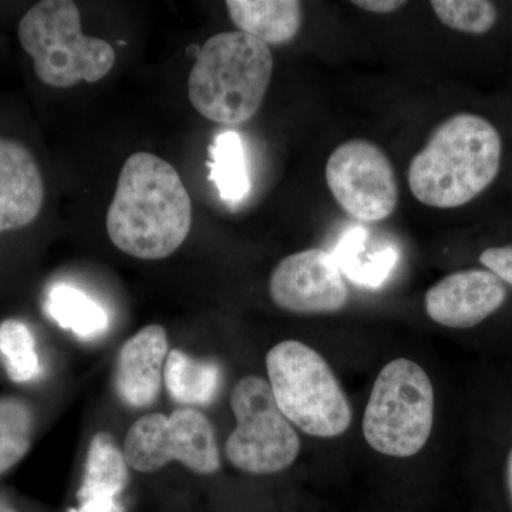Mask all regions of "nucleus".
Returning a JSON list of instances; mask_svg holds the SVG:
<instances>
[{
	"label": "nucleus",
	"mask_w": 512,
	"mask_h": 512,
	"mask_svg": "<svg viewBox=\"0 0 512 512\" xmlns=\"http://www.w3.org/2000/svg\"><path fill=\"white\" fill-rule=\"evenodd\" d=\"M164 382L175 402L204 406L217 394L220 369L214 362L195 359L183 350L173 349L165 360Z\"/></svg>",
	"instance_id": "18"
},
{
	"label": "nucleus",
	"mask_w": 512,
	"mask_h": 512,
	"mask_svg": "<svg viewBox=\"0 0 512 512\" xmlns=\"http://www.w3.org/2000/svg\"><path fill=\"white\" fill-rule=\"evenodd\" d=\"M434 389L430 377L410 359H394L380 370L365 414L363 436L383 456H416L431 436Z\"/></svg>",
	"instance_id": "6"
},
{
	"label": "nucleus",
	"mask_w": 512,
	"mask_h": 512,
	"mask_svg": "<svg viewBox=\"0 0 512 512\" xmlns=\"http://www.w3.org/2000/svg\"><path fill=\"white\" fill-rule=\"evenodd\" d=\"M503 138L490 120L458 113L434 128L409 165L407 181L417 201L440 210L476 200L498 177Z\"/></svg>",
	"instance_id": "2"
},
{
	"label": "nucleus",
	"mask_w": 512,
	"mask_h": 512,
	"mask_svg": "<svg viewBox=\"0 0 512 512\" xmlns=\"http://www.w3.org/2000/svg\"><path fill=\"white\" fill-rule=\"evenodd\" d=\"M269 293L276 306L299 315L342 311L349 289L332 254L312 248L286 256L269 279Z\"/></svg>",
	"instance_id": "10"
},
{
	"label": "nucleus",
	"mask_w": 512,
	"mask_h": 512,
	"mask_svg": "<svg viewBox=\"0 0 512 512\" xmlns=\"http://www.w3.org/2000/svg\"><path fill=\"white\" fill-rule=\"evenodd\" d=\"M39 427L36 404L20 394L0 396V478L28 456Z\"/></svg>",
	"instance_id": "17"
},
{
	"label": "nucleus",
	"mask_w": 512,
	"mask_h": 512,
	"mask_svg": "<svg viewBox=\"0 0 512 512\" xmlns=\"http://www.w3.org/2000/svg\"><path fill=\"white\" fill-rule=\"evenodd\" d=\"M123 453L128 467L140 473H154L171 461L200 476H211L221 468L214 426L192 407H181L168 416L140 417L128 430Z\"/></svg>",
	"instance_id": "8"
},
{
	"label": "nucleus",
	"mask_w": 512,
	"mask_h": 512,
	"mask_svg": "<svg viewBox=\"0 0 512 512\" xmlns=\"http://www.w3.org/2000/svg\"><path fill=\"white\" fill-rule=\"evenodd\" d=\"M269 386L286 419L309 436L332 439L348 431L352 407L325 357L298 340L266 355Z\"/></svg>",
	"instance_id": "5"
},
{
	"label": "nucleus",
	"mask_w": 512,
	"mask_h": 512,
	"mask_svg": "<svg viewBox=\"0 0 512 512\" xmlns=\"http://www.w3.org/2000/svg\"><path fill=\"white\" fill-rule=\"evenodd\" d=\"M128 483V464L123 451L106 431L93 437L87 451L79 504L94 500H117Z\"/></svg>",
	"instance_id": "15"
},
{
	"label": "nucleus",
	"mask_w": 512,
	"mask_h": 512,
	"mask_svg": "<svg viewBox=\"0 0 512 512\" xmlns=\"http://www.w3.org/2000/svg\"><path fill=\"white\" fill-rule=\"evenodd\" d=\"M43 202L45 183L36 158L18 141L0 137V234L28 227Z\"/></svg>",
	"instance_id": "12"
},
{
	"label": "nucleus",
	"mask_w": 512,
	"mask_h": 512,
	"mask_svg": "<svg viewBox=\"0 0 512 512\" xmlns=\"http://www.w3.org/2000/svg\"><path fill=\"white\" fill-rule=\"evenodd\" d=\"M0 512H28L19 501L6 494H0Z\"/></svg>",
	"instance_id": "26"
},
{
	"label": "nucleus",
	"mask_w": 512,
	"mask_h": 512,
	"mask_svg": "<svg viewBox=\"0 0 512 512\" xmlns=\"http://www.w3.org/2000/svg\"><path fill=\"white\" fill-rule=\"evenodd\" d=\"M274 73V57L261 40L237 30L212 36L188 77V96L207 120L237 126L261 109Z\"/></svg>",
	"instance_id": "3"
},
{
	"label": "nucleus",
	"mask_w": 512,
	"mask_h": 512,
	"mask_svg": "<svg viewBox=\"0 0 512 512\" xmlns=\"http://www.w3.org/2000/svg\"><path fill=\"white\" fill-rule=\"evenodd\" d=\"M367 241L369 232L365 228H350L340 238L332 256L343 275L356 284L376 288L393 271L399 255L392 247L370 249Z\"/></svg>",
	"instance_id": "16"
},
{
	"label": "nucleus",
	"mask_w": 512,
	"mask_h": 512,
	"mask_svg": "<svg viewBox=\"0 0 512 512\" xmlns=\"http://www.w3.org/2000/svg\"><path fill=\"white\" fill-rule=\"evenodd\" d=\"M167 356L168 340L163 326H146L131 336L120 350L114 373V386L121 402L133 409L156 402Z\"/></svg>",
	"instance_id": "13"
},
{
	"label": "nucleus",
	"mask_w": 512,
	"mask_h": 512,
	"mask_svg": "<svg viewBox=\"0 0 512 512\" xmlns=\"http://www.w3.org/2000/svg\"><path fill=\"white\" fill-rule=\"evenodd\" d=\"M353 5L366 10V12L389 15V13L402 9L406 2H399V0H355Z\"/></svg>",
	"instance_id": "24"
},
{
	"label": "nucleus",
	"mask_w": 512,
	"mask_h": 512,
	"mask_svg": "<svg viewBox=\"0 0 512 512\" xmlns=\"http://www.w3.org/2000/svg\"><path fill=\"white\" fill-rule=\"evenodd\" d=\"M326 183L333 198L362 222L387 220L399 204L392 161L372 141L349 140L326 163Z\"/></svg>",
	"instance_id": "9"
},
{
	"label": "nucleus",
	"mask_w": 512,
	"mask_h": 512,
	"mask_svg": "<svg viewBox=\"0 0 512 512\" xmlns=\"http://www.w3.org/2000/svg\"><path fill=\"white\" fill-rule=\"evenodd\" d=\"M43 308L60 328L80 338L99 336L109 326V315L103 306L72 285H53L46 293Z\"/></svg>",
	"instance_id": "19"
},
{
	"label": "nucleus",
	"mask_w": 512,
	"mask_h": 512,
	"mask_svg": "<svg viewBox=\"0 0 512 512\" xmlns=\"http://www.w3.org/2000/svg\"><path fill=\"white\" fill-rule=\"evenodd\" d=\"M480 262L505 285L512 286V244L485 249L481 252Z\"/></svg>",
	"instance_id": "23"
},
{
	"label": "nucleus",
	"mask_w": 512,
	"mask_h": 512,
	"mask_svg": "<svg viewBox=\"0 0 512 512\" xmlns=\"http://www.w3.org/2000/svg\"><path fill=\"white\" fill-rule=\"evenodd\" d=\"M18 36L40 82L56 89L99 82L116 62L110 43L84 35L72 0L36 3L20 20Z\"/></svg>",
	"instance_id": "4"
},
{
	"label": "nucleus",
	"mask_w": 512,
	"mask_h": 512,
	"mask_svg": "<svg viewBox=\"0 0 512 512\" xmlns=\"http://www.w3.org/2000/svg\"><path fill=\"white\" fill-rule=\"evenodd\" d=\"M192 202L180 174L163 158H127L107 212L114 247L146 261L173 255L191 231Z\"/></svg>",
	"instance_id": "1"
},
{
	"label": "nucleus",
	"mask_w": 512,
	"mask_h": 512,
	"mask_svg": "<svg viewBox=\"0 0 512 512\" xmlns=\"http://www.w3.org/2000/svg\"><path fill=\"white\" fill-rule=\"evenodd\" d=\"M231 409L237 427L225 453L237 470L254 476L281 473L295 463L301 441L291 421L279 410L269 382L247 376L235 384Z\"/></svg>",
	"instance_id": "7"
},
{
	"label": "nucleus",
	"mask_w": 512,
	"mask_h": 512,
	"mask_svg": "<svg viewBox=\"0 0 512 512\" xmlns=\"http://www.w3.org/2000/svg\"><path fill=\"white\" fill-rule=\"evenodd\" d=\"M507 285L488 269H463L444 276L424 298L427 316L451 329L480 325L503 308Z\"/></svg>",
	"instance_id": "11"
},
{
	"label": "nucleus",
	"mask_w": 512,
	"mask_h": 512,
	"mask_svg": "<svg viewBox=\"0 0 512 512\" xmlns=\"http://www.w3.org/2000/svg\"><path fill=\"white\" fill-rule=\"evenodd\" d=\"M210 180L217 187L221 200L238 205L251 191L247 156L242 138L235 131H222L210 147Z\"/></svg>",
	"instance_id": "21"
},
{
	"label": "nucleus",
	"mask_w": 512,
	"mask_h": 512,
	"mask_svg": "<svg viewBox=\"0 0 512 512\" xmlns=\"http://www.w3.org/2000/svg\"><path fill=\"white\" fill-rule=\"evenodd\" d=\"M505 490H507L508 501L512 508V447L505 461Z\"/></svg>",
	"instance_id": "27"
},
{
	"label": "nucleus",
	"mask_w": 512,
	"mask_h": 512,
	"mask_svg": "<svg viewBox=\"0 0 512 512\" xmlns=\"http://www.w3.org/2000/svg\"><path fill=\"white\" fill-rule=\"evenodd\" d=\"M0 367L10 382L22 386L45 376L35 332L23 320L9 318L0 322Z\"/></svg>",
	"instance_id": "20"
},
{
	"label": "nucleus",
	"mask_w": 512,
	"mask_h": 512,
	"mask_svg": "<svg viewBox=\"0 0 512 512\" xmlns=\"http://www.w3.org/2000/svg\"><path fill=\"white\" fill-rule=\"evenodd\" d=\"M74 512H124L117 500H94L79 504Z\"/></svg>",
	"instance_id": "25"
},
{
	"label": "nucleus",
	"mask_w": 512,
	"mask_h": 512,
	"mask_svg": "<svg viewBox=\"0 0 512 512\" xmlns=\"http://www.w3.org/2000/svg\"><path fill=\"white\" fill-rule=\"evenodd\" d=\"M227 10L239 32L266 46L292 42L302 26V5L295 0H228Z\"/></svg>",
	"instance_id": "14"
},
{
	"label": "nucleus",
	"mask_w": 512,
	"mask_h": 512,
	"mask_svg": "<svg viewBox=\"0 0 512 512\" xmlns=\"http://www.w3.org/2000/svg\"><path fill=\"white\" fill-rule=\"evenodd\" d=\"M431 9L447 28L481 36L497 25L498 10L488 0H433Z\"/></svg>",
	"instance_id": "22"
}]
</instances>
